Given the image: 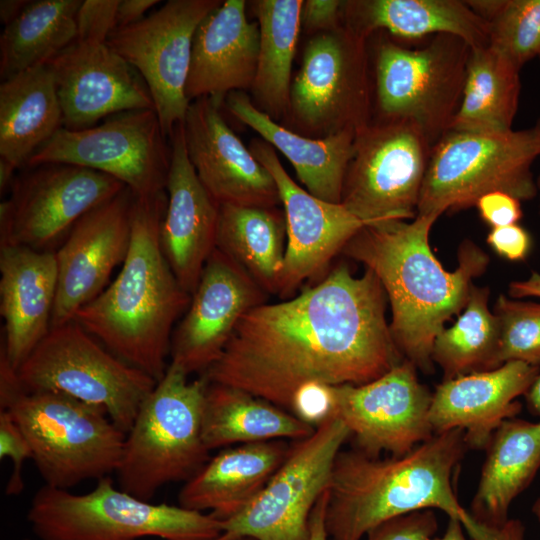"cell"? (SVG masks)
Listing matches in <instances>:
<instances>
[{"label": "cell", "instance_id": "obj_1", "mask_svg": "<svg viewBox=\"0 0 540 540\" xmlns=\"http://www.w3.org/2000/svg\"><path fill=\"white\" fill-rule=\"evenodd\" d=\"M387 300L374 272L356 277L340 264L294 298L245 313L202 375L290 413L306 385L371 382L404 360L386 320Z\"/></svg>", "mask_w": 540, "mask_h": 540}, {"label": "cell", "instance_id": "obj_2", "mask_svg": "<svg viewBox=\"0 0 540 540\" xmlns=\"http://www.w3.org/2000/svg\"><path fill=\"white\" fill-rule=\"evenodd\" d=\"M467 450L460 429L436 433L397 457L381 459L356 448L341 450L327 489L329 540H363L378 524L425 509H438L459 520L470 540H526L521 520L491 527L476 521L461 505L454 479Z\"/></svg>", "mask_w": 540, "mask_h": 540}, {"label": "cell", "instance_id": "obj_3", "mask_svg": "<svg viewBox=\"0 0 540 540\" xmlns=\"http://www.w3.org/2000/svg\"><path fill=\"white\" fill-rule=\"evenodd\" d=\"M438 219L417 215L364 226L342 252L362 263L380 280L391 306L390 330L404 359L417 369L434 371L432 349L445 322L466 306L472 280L482 275L488 255L465 240L458 250V267L443 268L429 245Z\"/></svg>", "mask_w": 540, "mask_h": 540}, {"label": "cell", "instance_id": "obj_4", "mask_svg": "<svg viewBox=\"0 0 540 540\" xmlns=\"http://www.w3.org/2000/svg\"><path fill=\"white\" fill-rule=\"evenodd\" d=\"M166 205V192L134 195L131 243L122 268L73 319L110 352L156 382L168 368L173 324L191 301L161 247Z\"/></svg>", "mask_w": 540, "mask_h": 540}, {"label": "cell", "instance_id": "obj_5", "mask_svg": "<svg viewBox=\"0 0 540 540\" xmlns=\"http://www.w3.org/2000/svg\"><path fill=\"white\" fill-rule=\"evenodd\" d=\"M0 410L25 435L45 485L69 490L116 473L126 434L102 407L55 392H27L17 372L0 365Z\"/></svg>", "mask_w": 540, "mask_h": 540}, {"label": "cell", "instance_id": "obj_6", "mask_svg": "<svg viewBox=\"0 0 540 540\" xmlns=\"http://www.w3.org/2000/svg\"><path fill=\"white\" fill-rule=\"evenodd\" d=\"M208 380L170 362L126 433L116 471L119 488L150 501L163 486L186 482L210 459L202 439Z\"/></svg>", "mask_w": 540, "mask_h": 540}, {"label": "cell", "instance_id": "obj_7", "mask_svg": "<svg viewBox=\"0 0 540 540\" xmlns=\"http://www.w3.org/2000/svg\"><path fill=\"white\" fill-rule=\"evenodd\" d=\"M27 521L39 540H216L222 521L208 513L139 499L110 476L87 493L43 485L34 494Z\"/></svg>", "mask_w": 540, "mask_h": 540}, {"label": "cell", "instance_id": "obj_8", "mask_svg": "<svg viewBox=\"0 0 540 540\" xmlns=\"http://www.w3.org/2000/svg\"><path fill=\"white\" fill-rule=\"evenodd\" d=\"M539 155L535 125L503 133L449 130L432 146L417 215L439 217L475 207L492 191L533 199L538 188L531 166Z\"/></svg>", "mask_w": 540, "mask_h": 540}, {"label": "cell", "instance_id": "obj_9", "mask_svg": "<svg viewBox=\"0 0 540 540\" xmlns=\"http://www.w3.org/2000/svg\"><path fill=\"white\" fill-rule=\"evenodd\" d=\"M373 53L377 118L409 119L433 146L450 130L460 106L470 46L437 34L422 46L406 47L385 32Z\"/></svg>", "mask_w": 540, "mask_h": 540}, {"label": "cell", "instance_id": "obj_10", "mask_svg": "<svg viewBox=\"0 0 540 540\" xmlns=\"http://www.w3.org/2000/svg\"><path fill=\"white\" fill-rule=\"evenodd\" d=\"M16 372L27 392L61 393L104 408L125 434L157 383L75 320L51 328Z\"/></svg>", "mask_w": 540, "mask_h": 540}, {"label": "cell", "instance_id": "obj_11", "mask_svg": "<svg viewBox=\"0 0 540 540\" xmlns=\"http://www.w3.org/2000/svg\"><path fill=\"white\" fill-rule=\"evenodd\" d=\"M368 39L342 22L314 34L292 80L282 125L296 133L324 138L357 132L372 120Z\"/></svg>", "mask_w": 540, "mask_h": 540}, {"label": "cell", "instance_id": "obj_12", "mask_svg": "<svg viewBox=\"0 0 540 540\" xmlns=\"http://www.w3.org/2000/svg\"><path fill=\"white\" fill-rule=\"evenodd\" d=\"M431 149L412 120L372 118L356 132L340 204L367 225L414 219Z\"/></svg>", "mask_w": 540, "mask_h": 540}, {"label": "cell", "instance_id": "obj_13", "mask_svg": "<svg viewBox=\"0 0 540 540\" xmlns=\"http://www.w3.org/2000/svg\"><path fill=\"white\" fill-rule=\"evenodd\" d=\"M350 438L333 413L311 435L295 441L260 494L239 514L222 522L216 540H308L312 511L328 489L332 468Z\"/></svg>", "mask_w": 540, "mask_h": 540}, {"label": "cell", "instance_id": "obj_14", "mask_svg": "<svg viewBox=\"0 0 540 540\" xmlns=\"http://www.w3.org/2000/svg\"><path fill=\"white\" fill-rule=\"evenodd\" d=\"M171 147L154 109L121 112L83 130L60 128L26 167L64 163L107 174L137 197L166 192Z\"/></svg>", "mask_w": 540, "mask_h": 540}, {"label": "cell", "instance_id": "obj_15", "mask_svg": "<svg viewBox=\"0 0 540 540\" xmlns=\"http://www.w3.org/2000/svg\"><path fill=\"white\" fill-rule=\"evenodd\" d=\"M124 188L115 178L81 166L25 167L0 204V245L49 251L80 218Z\"/></svg>", "mask_w": 540, "mask_h": 540}, {"label": "cell", "instance_id": "obj_16", "mask_svg": "<svg viewBox=\"0 0 540 540\" xmlns=\"http://www.w3.org/2000/svg\"><path fill=\"white\" fill-rule=\"evenodd\" d=\"M220 0H169L139 22L115 28L106 43L144 80L165 135L185 119L192 46Z\"/></svg>", "mask_w": 540, "mask_h": 540}, {"label": "cell", "instance_id": "obj_17", "mask_svg": "<svg viewBox=\"0 0 540 540\" xmlns=\"http://www.w3.org/2000/svg\"><path fill=\"white\" fill-rule=\"evenodd\" d=\"M416 367L404 359L381 377L362 385L330 386L331 413L347 427L356 449L397 457L429 440L432 392Z\"/></svg>", "mask_w": 540, "mask_h": 540}, {"label": "cell", "instance_id": "obj_18", "mask_svg": "<svg viewBox=\"0 0 540 540\" xmlns=\"http://www.w3.org/2000/svg\"><path fill=\"white\" fill-rule=\"evenodd\" d=\"M249 149L272 175L283 206L286 248L276 295L285 299L326 268L367 224L341 204L324 201L301 188L281 164L276 150L263 139H253Z\"/></svg>", "mask_w": 540, "mask_h": 540}, {"label": "cell", "instance_id": "obj_19", "mask_svg": "<svg viewBox=\"0 0 540 540\" xmlns=\"http://www.w3.org/2000/svg\"><path fill=\"white\" fill-rule=\"evenodd\" d=\"M265 300L266 292L252 277L216 248L172 334L171 362L188 375L205 373L221 356L241 317Z\"/></svg>", "mask_w": 540, "mask_h": 540}, {"label": "cell", "instance_id": "obj_20", "mask_svg": "<svg viewBox=\"0 0 540 540\" xmlns=\"http://www.w3.org/2000/svg\"><path fill=\"white\" fill-rule=\"evenodd\" d=\"M134 194L125 187L80 218L56 252L58 285L51 328L75 314L106 287L131 243Z\"/></svg>", "mask_w": 540, "mask_h": 540}, {"label": "cell", "instance_id": "obj_21", "mask_svg": "<svg viewBox=\"0 0 540 540\" xmlns=\"http://www.w3.org/2000/svg\"><path fill=\"white\" fill-rule=\"evenodd\" d=\"M46 64L65 129L83 130L121 112L154 109L142 77L106 42L75 40Z\"/></svg>", "mask_w": 540, "mask_h": 540}, {"label": "cell", "instance_id": "obj_22", "mask_svg": "<svg viewBox=\"0 0 540 540\" xmlns=\"http://www.w3.org/2000/svg\"><path fill=\"white\" fill-rule=\"evenodd\" d=\"M221 108L210 97L195 99L183 121L187 155L200 182L219 206L278 207L272 175L229 127Z\"/></svg>", "mask_w": 540, "mask_h": 540}, {"label": "cell", "instance_id": "obj_23", "mask_svg": "<svg viewBox=\"0 0 540 540\" xmlns=\"http://www.w3.org/2000/svg\"><path fill=\"white\" fill-rule=\"evenodd\" d=\"M169 138L171 159L160 242L179 284L192 295L216 249L220 206L202 185L188 158L183 122L174 127Z\"/></svg>", "mask_w": 540, "mask_h": 540}, {"label": "cell", "instance_id": "obj_24", "mask_svg": "<svg viewBox=\"0 0 540 540\" xmlns=\"http://www.w3.org/2000/svg\"><path fill=\"white\" fill-rule=\"evenodd\" d=\"M540 367L509 361L500 367L443 380L432 393L429 421L434 434L464 433L468 449H485L496 429L521 411Z\"/></svg>", "mask_w": 540, "mask_h": 540}, {"label": "cell", "instance_id": "obj_25", "mask_svg": "<svg viewBox=\"0 0 540 540\" xmlns=\"http://www.w3.org/2000/svg\"><path fill=\"white\" fill-rule=\"evenodd\" d=\"M1 352L17 370L51 329L58 271L56 252L0 245Z\"/></svg>", "mask_w": 540, "mask_h": 540}, {"label": "cell", "instance_id": "obj_26", "mask_svg": "<svg viewBox=\"0 0 540 540\" xmlns=\"http://www.w3.org/2000/svg\"><path fill=\"white\" fill-rule=\"evenodd\" d=\"M259 54V25L244 0H225L199 25L193 40L186 95L219 104L230 92L250 90Z\"/></svg>", "mask_w": 540, "mask_h": 540}, {"label": "cell", "instance_id": "obj_27", "mask_svg": "<svg viewBox=\"0 0 540 540\" xmlns=\"http://www.w3.org/2000/svg\"><path fill=\"white\" fill-rule=\"evenodd\" d=\"M289 450L285 440L223 448L183 484L178 505L226 521L260 494Z\"/></svg>", "mask_w": 540, "mask_h": 540}, {"label": "cell", "instance_id": "obj_28", "mask_svg": "<svg viewBox=\"0 0 540 540\" xmlns=\"http://www.w3.org/2000/svg\"><path fill=\"white\" fill-rule=\"evenodd\" d=\"M222 106L280 151L310 194L327 202L341 203L356 132L343 131L324 138L301 135L258 110L244 91L228 93Z\"/></svg>", "mask_w": 540, "mask_h": 540}, {"label": "cell", "instance_id": "obj_29", "mask_svg": "<svg viewBox=\"0 0 540 540\" xmlns=\"http://www.w3.org/2000/svg\"><path fill=\"white\" fill-rule=\"evenodd\" d=\"M343 22L369 39L385 32L404 40L455 35L470 47H488V23L461 0L344 1Z\"/></svg>", "mask_w": 540, "mask_h": 540}, {"label": "cell", "instance_id": "obj_30", "mask_svg": "<svg viewBox=\"0 0 540 540\" xmlns=\"http://www.w3.org/2000/svg\"><path fill=\"white\" fill-rule=\"evenodd\" d=\"M470 505L473 518L491 527L510 519L512 502L540 470V421L511 418L494 432Z\"/></svg>", "mask_w": 540, "mask_h": 540}, {"label": "cell", "instance_id": "obj_31", "mask_svg": "<svg viewBox=\"0 0 540 540\" xmlns=\"http://www.w3.org/2000/svg\"><path fill=\"white\" fill-rule=\"evenodd\" d=\"M63 127L53 73L40 64L0 85V158L25 168L33 154Z\"/></svg>", "mask_w": 540, "mask_h": 540}, {"label": "cell", "instance_id": "obj_32", "mask_svg": "<svg viewBox=\"0 0 540 540\" xmlns=\"http://www.w3.org/2000/svg\"><path fill=\"white\" fill-rule=\"evenodd\" d=\"M314 430V425L247 391L208 383L202 409V439L209 451L271 440L297 441Z\"/></svg>", "mask_w": 540, "mask_h": 540}, {"label": "cell", "instance_id": "obj_33", "mask_svg": "<svg viewBox=\"0 0 540 540\" xmlns=\"http://www.w3.org/2000/svg\"><path fill=\"white\" fill-rule=\"evenodd\" d=\"M251 4L259 25V54L250 98L258 110L280 123L289 107L303 0H257Z\"/></svg>", "mask_w": 540, "mask_h": 540}, {"label": "cell", "instance_id": "obj_34", "mask_svg": "<svg viewBox=\"0 0 540 540\" xmlns=\"http://www.w3.org/2000/svg\"><path fill=\"white\" fill-rule=\"evenodd\" d=\"M285 239V215L278 207L220 205L216 248L240 265L266 293H277Z\"/></svg>", "mask_w": 540, "mask_h": 540}, {"label": "cell", "instance_id": "obj_35", "mask_svg": "<svg viewBox=\"0 0 540 540\" xmlns=\"http://www.w3.org/2000/svg\"><path fill=\"white\" fill-rule=\"evenodd\" d=\"M520 71L490 47H471L460 106L450 130H512L521 91Z\"/></svg>", "mask_w": 540, "mask_h": 540}, {"label": "cell", "instance_id": "obj_36", "mask_svg": "<svg viewBox=\"0 0 540 540\" xmlns=\"http://www.w3.org/2000/svg\"><path fill=\"white\" fill-rule=\"evenodd\" d=\"M81 3L82 0L29 1L0 36L1 78L45 64L73 43Z\"/></svg>", "mask_w": 540, "mask_h": 540}, {"label": "cell", "instance_id": "obj_37", "mask_svg": "<svg viewBox=\"0 0 540 540\" xmlns=\"http://www.w3.org/2000/svg\"><path fill=\"white\" fill-rule=\"evenodd\" d=\"M489 289L472 284L463 313L450 328L436 337L432 360L443 371L444 380L503 365L499 357L500 326L488 307Z\"/></svg>", "mask_w": 540, "mask_h": 540}, {"label": "cell", "instance_id": "obj_38", "mask_svg": "<svg viewBox=\"0 0 540 540\" xmlns=\"http://www.w3.org/2000/svg\"><path fill=\"white\" fill-rule=\"evenodd\" d=\"M488 23L491 49L519 70L540 55V0H471Z\"/></svg>", "mask_w": 540, "mask_h": 540}, {"label": "cell", "instance_id": "obj_39", "mask_svg": "<svg viewBox=\"0 0 540 540\" xmlns=\"http://www.w3.org/2000/svg\"><path fill=\"white\" fill-rule=\"evenodd\" d=\"M494 314L500 326L501 363L520 361L540 367V303L500 295Z\"/></svg>", "mask_w": 540, "mask_h": 540}, {"label": "cell", "instance_id": "obj_40", "mask_svg": "<svg viewBox=\"0 0 540 540\" xmlns=\"http://www.w3.org/2000/svg\"><path fill=\"white\" fill-rule=\"evenodd\" d=\"M438 530L432 509L390 518L372 528L363 540H431Z\"/></svg>", "mask_w": 540, "mask_h": 540}, {"label": "cell", "instance_id": "obj_41", "mask_svg": "<svg viewBox=\"0 0 540 540\" xmlns=\"http://www.w3.org/2000/svg\"><path fill=\"white\" fill-rule=\"evenodd\" d=\"M0 458H9L13 465L5 494H21L25 486L23 465L27 459H32V450L25 435L6 410H0Z\"/></svg>", "mask_w": 540, "mask_h": 540}, {"label": "cell", "instance_id": "obj_42", "mask_svg": "<svg viewBox=\"0 0 540 540\" xmlns=\"http://www.w3.org/2000/svg\"><path fill=\"white\" fill-rule=\"evenodd\" d=\"M120 0H84L76 17L77 41L106 42L116 28Z\"/></svg>", "mask_w": 540, "mask_h": 540}, {"label": "cell", "instance_id": "obj_43", "mask_svg": "<svg viewBox=\"0 0 540 540\" xmlns=\"http://www.w3.org/2000/svg\"><path fill=\"white\" fill-rule=\"evenodd\" d=\"M475 207L482 221L492 228L517 224L523 216L521 201L503 191L483 195Z\"/></svg>", "mask_w": 540, "mask_h": 540}, {"label": "cell", "instance_id": "obj_44", "mask_svg": "<svg viewBox=\"0 0 540 540\" xmlns=\"http://www.w3.org/2000/svg\"><path fill=\"white\" fill-rule=\"evenodd\" d=\"M486 242L497 255L514 262L524 261L532 246L529 232L518 224L492 228Z\"/></svg>", "mask_w": 540, "mask_h": 540}, {"label": "cell", "instance_id": "obj_45", "mask_svg": "<svg viewBox=\"0 0 540 540\" xmlns=\"http://www.w3.org/2000/svg\"><path fill=\"white\" fill-rule=\"evenodd\" d=\"M344 1L306 0L301 11V26L310 33L331 30L343 22Z\"/></svg>", "mask_w": 540, "mask_h": 540}, {"label": "cell", "instance_id": "obj_46", "mask_svg": "<svg viewBox=\"0 0 540 540\" xmlns=\"http://www.w3.org/2000/svg\"><path fill=\"white\" fill-rule=\"evenodd\" d=\"M160 3L158 0H120L116 14V28L135 24L145 17V13Z\"/></svg>", "mask_w": 540, "mask_h": 540}, {"label": "cell", "instance_id": "obj_47", "mask_svg": "<svg viewBox=\"0 0 540 540\" xmlns=\"http://www.w3.org/2000/svg\"><path fill=\"white\" fill-rule=\"evenodd\" d=\"M328 501V492L321 495L317 501L309 524V539L308 540H329L325 527V512Z\"/></svg>", "mask_w": 540, "mask_h": 540}, {"label": "cell", "instance_id": "obj_48", "mask_svg": "<svg viewBox=\"0 0 540 540\" xmlns=\"http://www.w3.org/2000/svg\"><path fill=\"white\" fill-rule=\"evenodd\" d=\"M508 293L513 298H540V274L537 272H532L527 280L511 282Z\"/></svg>", "mask_w": 540, "mask_h": 540}, {"label": "cell", "instance_id": "obj_49", "mask_svg": "<svg viewBox=\"0 0 540 540\" xmlns=\"http://www.w3.org/2000/svg\"><path fill=\"white\" fill-rule=\"evenodd\" d=\"M29 3L27 0H1L0 20L6 26L12 22L23 11Z\"/></svg>", "mask_w": 540, "mask_h": 540}, {"label": "cell", "instance_id": "obj_50", "mask_svg": "<svg viewBox=\"0 0 540 540\" xmlns=\"http://www.w3.org/2000/svg\"><path fill=\"white\" fill-rule=\"evenodd\" d=\"M464 531V527L459 520L448 518L444 533L439 537L434 536L431 540H470L466 537Z\"/></svg>", "mask_w": 540, "mask_h": 540}, {"label": "cell", "instance_id": "obj_51", "mask_svg": "<svg viewBox=\"0 0 540 540\" xmlns=\"http://www.w3.org/2000/svg\"><path fill=\"white\" fill-rule=\"evenodd\" d=\"M524 396L529 411L540 417V373L537 375Z\"/></svg>", "mask_w": 540, "mask_h": 540}, {"label": "cell", "instance_id": "obj_52", "mask_svg": "<svg viewBox=\"0 0 540 540\" xmlns=\"http://www.w3.org/2000/svg\"><path fill=\"white\" fill-rule=\"evenodd\" d=\"M16 168L9 163L7 160L0 158V191L3 194L8 188L10 189L11 184L15 178L14 172Z\"/></svg>", "mask_w": 540, "mask_h": 540}, {"label": "cell", "instance_id": "obj_53", "mask_svg": "<svg viewBox=\"0 0 540 540\" xmlns=\"http://www.w3.org/2000/svg\"><path fill=\"white\" fill-rule=\"evenodd\" d=\"M532 513L540 522V496L534 501L532 505Z\"/></svg>", "mask_w": 540, "mask_h": 540}, {"label": "cell", "instance_id": "obj_54", "mask_svg": "<svg viewBox=\"0 0 540 540\" xmlns=\"http://www.w3.org/2000/svg\"><path fill=\"white\" fill-rule=\"evenodd\" d=\"M535 127L538 129L539 134H540V118L537 120ZM536 185H537L538 190H540V175L538 176L536 180Z\"/></svg>", "mask_w": 540, "mask_h": 540}, {"label": "cell", "instance_id": "obj_55", "mask_svg": "<svg viewBox=\"0 0 540 540\" xmlns=\"http://www.w3.org/2000/svg\"><path fill=\"white\" fill-rule=\"evenodd\" d=\"M229 540H255L251 537H237V538H233V539H229Z\"/></svg>", "mask_w": 540, "mask_h": 540}, {"label": "cell", "instance_id": "obj_56", "mask_svg": "<svg viewBox=\"0 0 540 540\" xmlns=\"http://www.w3.org/2000/svg\"><path fill=\"white\" fill-rule=\"evenodd\" d=\"M25 540H29V539H25Z\"/></svg>", "mask_w": 540, "mask_h": 540}, {"label": "cell", "instance_id": "obj_57", "mask_svg": "<svg viewBox=\"0 0 540 540\" xmlns=\"http://www.w3.org/2000/svg\"><path fill=\"white\" fill-rule=\"evenodd\" d=\"M539 59H540V55H539Z\"/></svg>", "mask_w": 540, "mask_h": 540}, {"label": "cell", "instance_id": "obj_58", "mask_svg": "<svg viewBox=\"0 0 540 540\" xmlns=\"http://www.w3.org/2000/svg\"><path fill=\"white\" fill-rule=\"evenodd\" d=\"M539 212H540V210H539Z\"/></svg>", "mask_w": 540, "mask_h": 540}]
</instances>
